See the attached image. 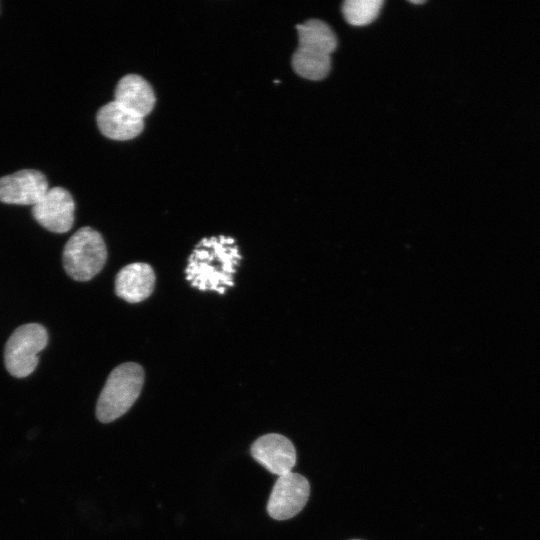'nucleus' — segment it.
<instances>
[{
    "label": "nucleus",
    "mask_w": 540,
    "mask_h": 540,
    "mask_svg": "<svg viewBox=\"0 0 540 540\" xmlns=\"http://www.w3.org/2000/svg\"><path fill=\"white\" fill-rule=\"evenodd\" d=\"M240 260L241 254L232 237L204 238L188 259L186 279L201 291L224 294L234 285L233 276Z\"/></svg>",
    "instance_id": "obj_1"
},
{
    "label": "nucleus",
    "mask_w": 540,
    "mask_h": 540,
    "mask_svg": "<svg viewBox=\"0 0 540 540\" xmlns=\"http://www.w3.org/2000/svg\"><path fill=\"white\" fill-rule=\"evenodd\" d=\"M298 47L292 56V68L297 75L309 80H322L330 72L331 53L337 38L331 27L322 20L309 19L296 26Z\"/></svg>",
    "instance_id": "obj_2"
},
{
    "label": "nucleus",
    "mask_w": 540,
    "mask_h": 540,
    "mask_svg": "<svg viewBox=\"0 0 540 540\" xmlns=\"http://www.w3.org/2000/svg\"><path fill=\"white\" fill-rule=\"evenodd\" d=\"M144 383V371L139 364L128 362L114 368L99 395L96 416L109 423L125 414L134 404Z\"/></svg>",
    "instance_id": "obj_3"
},
{
    "label": "nucleus",
    "mask_w": 540,
    "mask_h": 540,
    "mask_svg": "<svg viewBox=\"0 0 540 540\" xmlns=\"http://www.w3.org/2000/svg\"><path fill=\"white\" fill-rule=\"evenodd\" d=\"M63 267L77 281H88L105 265L107 249L101 234L91 227L78 229L63 249Z\"/></svg>",
    "instance_id": "obj_4"
},
{
    "label": "nucleus",
    "mask_w": 540,
    "mask_h": 540,
    "mask_svg": "<svg viewBox=\"0 0 540 540\" xmlns=\"http://www.w3.org/2000/svg\"><path fill=\"white\" fill-rule=\"evenodd\" d=\"M48 342L46 329L37 323L19 326L9 337L4 351L7 371L22 378L31 374L38 364V353Z\"/></svg>",
    "instance_id": "obj_5"
},
{
    "label": "nucleus",
    "mask_w": 540,
    "mask_h": 540,
    "mask_svg": "<svg viewBox=\"0 0 540 540\" xmlns=\"http://www.w3.org/2000/svg\"><path fill=\"white\" fill-rule=\"evenodd\" d=\"M310 494L308 480L295 472L279 476L270 494L267 512L275 520H286L297 515Z\"/></svg>",
    "instance_id": "obj_6"
},
{
    "label": "nucleus",
    "mask_w": 540,
    "mask_h": 540,
    "mask_svg": "<svg viewBox=\"0 0 540 540\" xmlns=\"http://www.w3.org/2000/svg\"><path fill=\"white\" fill-rule=\"evenodd\" d=\"M73 197L62 187L50 188L32 208L35 220L51 232L69 231L74 222Z\"/></svg>",
    "instance_id": "obj_7"
},
{
    "label": "nucleus",
    "mask_w": 540,
    "mask_h": 540,
    "mask_svg": "<svg viewBox=\"0 0 540 540\" xmlns=\"http://www.w3.org/2000/svg\"><path fill=\"white\" fill-rule=\"evenodd\" d=\"M49 190L45 175L24 169L0 178V201L7 204L34 206Z\"/></svg>",
    "instance_id": "obj_8"
},
{
    "label": "nucleus",
    "mask_w": 540,
    "mask_h": 540,
    "mask_svg": "<svg viewBox=\"0 0 540 540\" xmlns=\"http://www.w3.org/2000/svg\"><path fill=\"white\" fill-rule=\"evenodd\" d=\"M252 457L269 472L285 475L296 464V451L292 442L277 433L263 435L256 439L250 449Z\"/></svg>",
    "instance_id": "obj_9"
},
{
    "label": "nucleus",
    "mask_w": 540,
    "mask_h": 540,
    "mask_svg": "<svg viewBox=\"0 0 540 540\" xmlns=\"http://www.w3.org/2000/svg\"><path fill=\"white\" fill-rule=\"evenodd\" d=\"M96 121L104 136L119 141L135 138L144 127V118L129 111L115 100L98 110Z\"/></svg>",
    "instance_id": "obj_10"
},
{
    "label": "nucleus",
    "mask_w": 540,
    "mask_h": 540,
    "mask_svg": "<svg viewBox=\"0 0 540 540\" xmlns=\"http://www.w3.org/2000/svg\"><path fill=\"white\" fill-rule=\"evenodd\" d=\"M155 273L147 263L136 262L123 267L115 278V292L129 303L147 299L154 290Z\"/></svg>",
    "instance_id": "obj_11"
},
{
    "label": "nucleus",
    "mask_w": 540,
    "mask_h": 540,
    "mask_svg": "<svg viewBox=\"0 0 540 540\" xmlns=\"http://www.w3.org/2000/svg\"><path fill=\"white\" fill-rule=\"evenodd\" d=\"M114 100L142 118L152 111L156 102L151 85L137 74H127L118 81Z\"/></svg>",
    "instance_id": "obj_12"
},
{
    "label": "nucleus",
    "mask_w": 540,
    "mask_h": 540,
    "mask_svg": "<svg viewBox=\"0 0 540 540\" xmlns=\"http://www.w3.org/2000/svg\"><path fill=\"white\" fill-rule=\"evenodd\" d=\"M383 3L382 0H346L342 13L349 24L364 26L377 18Z\"/></svg>",
    "instance_id": "obj_13"
},
{
    "label": "nucleus",
    "mask_w": 540,
    "mask_h": 540,
    "mask_svg": "<svg viewBox=\"0 0 540 540\" xmlns=\"http://www.w3.org/2000/svg\"><path fill=\"white\" fill-rule=\"evenodd\" d=\"M409 2L412 3V4H424L426 1L425 0H420V1H418V0H410Z\"/></svg>",
    "instance_id": "obj_14"
},
{
    "label": "nucleus",
    "mask_w": 540,
    "mask_h": 540,
    "mask_svg": "<svg viewBox=\"0 0 540 540\" xmlns=\"http://www.w3.org/2000/svg\"><path fill=\"white\" fill-rule=\"evenodd\" d=\"M351 540H360V539H351Z\"/></svg>",
    "instance_id": "obj_15"
}]
</instances>
